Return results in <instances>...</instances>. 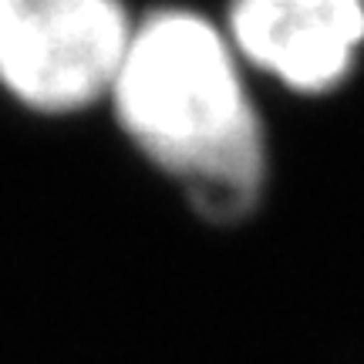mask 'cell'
Instances as JSON below:
<instances>
[{
  "label": "cell",
  "mask_w": 364,
  "mask_h": 364,
  "mask_svg": "<svg viewBox=\"0 0 364 364\" xmlns=\"http://www.w3.org/2000/svg\"><path fill=\"white\" fill-rule=\"evenodd\" d=\"M108 95L122 129L206 220L236 223L260 203L267 139L233 48L206 17L159 11L135 24Z\"/></svg>",
  "instance_id": "6da1fadb"
},
{
  "label": "cell",
  "mask_w": 364,
  "mask_h": 364,
  "mask_svg": "<svg viewBox=\"0 0 364 364\" xmlns=\"http://www.w3.org/2000/svg\"><path fill=\"white\" fill-rule=\"evenodd\" d=\"M230 41L290 91L327 95L364 48V0H233Z\"/></svg>",
  "instance_id": "3957f363"
},
{
  "label": "cell",
  "mask_w": 364,
  "mask_h": 364,
  "mask_svg": "<svg viewBox=\"0 0 364 364\" xmlns=\"http://www.w3.org/2000/svg\"><path fill=\"white\" fill-rule=\"evenodd\" d=\"M129 34L118 0H0V81L38 112H75L112 88Z\"/></svg>",
  "instance_id": "7a4b0ae2"
}]
</instances>
